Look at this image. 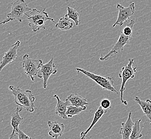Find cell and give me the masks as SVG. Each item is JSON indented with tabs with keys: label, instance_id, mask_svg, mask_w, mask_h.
I'll return each instance as SVG.
<instances>
[{
	"label": "cell",
	"instance_id": "11",
	"mask_svg": "<svg viewBox=\"0 0 151 139\" xmlns=\"http://www.w3.org/2000/svg\"><path fill=\"white\" fill-rule=\"evenodd\" d=\"M23 109L22 107H19L18 106L16 110L14 113L12 115L11 119V125L13 128L12 133L9 139H13L16 135H17L19 132V126L22 124L23 122L24 118L19 115V113L22 111Z\"/></svg>",
	"mask_w": 151,
	"mask_h": 139
},
{
	"label": "cell",
	"instance_id": "8",
	"mask_svg": "<svg viewBox=\"0 0 151 139\" xmlns=\"http://www.w3.org/2000/svg\"><path fill=\"white\" fill-rule=\"evenodd\" d=\"M131 39L132 37L126 36L123 34L122 31H121L118 40L112 48V49L105 56H103L101 53V56L99 58V59L101 61H107L114 55H117L119 52H123L124 50V47H125V45L129 44Z\"/></svg>",
	"mask_w": 151,
	"mask_h": 139
},
{
	"label": "cell",
	"instance_id": "5",
	"mask_svg": "<svg viewBox=\"0 0 151 139\" xmlns=\"http://www.w3.org/2000/svg\"><path fill=\"white\" fill-rule=\"evenodd\" d=\"M134 62V59H129L128 64L122 67L119 75V78L122 79V84L119 90L120 99L121 103L125 105H127L128 104V102L123 99V94L125 90V85L129 79L134 78L137 71V67H133Z\"/></svg>",
	"mask_w": 151,
	"mask_h": 139
},
{
	"label": "cell",
	"instance_id": "10",
	"mask_svg": "<svg viewBox=\"0 0 151 139\" xmlns=\"http://www.w3.org/2000/svg\"><path fill=\"white\" fill-rule=\"evenodd\" d=\"M20 41L17 40L13 44L9 49L4 54L2 59L0 62V73L3 68L9 64H12L17 57V49L20 46Z\"/></svg>",
	"mask_w": 151,
	"mask_h": 139
},
{
	"label": "cell",
	"instance_id": "7",
	"mask_svg": "<svg viewBox=\"0 0 151 139\" xmlns=\"http://www.w3.org/2000/svg\"><path fill=\"white\" fill-rule=\"evenodd\" d=\"M117 8L119 10V14L116 22L114 24L113 27L122 26L125 21L129 19L135 13V3H130L128 7H124L119 3L117 4Z\"/></svg>",
	"mask_w": 151,
	"mask_h": 139
},
{
	"label": "cell",
	"instance_id": "3",
	"mask_svg": "<svg viewBox=\"0 0 151 139\" xmlns=\"http://www.w3.org/2000/svg\"><path fill=\"white\" fill-rule=\"evenodd\" d=\"M31 10V8L29 7L25 0H17L15 1L12 3L11 11L7 14L6 19L2 21H0V25L15 20L22 23L24 15Z\"/></svg>",
	"mask_w": 151,
	"mask_h": 139
},
{
	"label": "cell",
	"instance_id": "6",
	"mask_svg": "<svg viewBox=\"0 0 151 139\" xmlns=\"http://www.w3.org/2000/svg\"><path fill=\"white\" fill-rule=\"evenodd\" d=\"M22 61L23 62V68L26 75L32 81H35V77L38 75L42 65V61L30 58L29 54H26L24 55Z\"/></svg>",
	"mask_w": 151,
	"mask_h": 139
},
{
	"label": "cell",
	"instance_id": "13",
	"mask_svg": "<svg viewBox=\"0 0 151 139\" xmlns=\"http://www.w3.org/2000/svg\"><path fill=\"white\" fill-rule=\"evenodd\" d=\"M53 97L57 100V104L55 110L56 115L61 117L62 119H68V117L66 115V112L68 106L71 105L70 102L67 99H66L65 101H63L57 94H54Z\"/></svg>",
	"mask_w": 151,
	"mask_h": 139
},
{
	"label": "cell",
	"instance_id": "22",
	"mask_svg": "<svg viewBox=\"0 0 151 139\" xmlns=\"http://www.w3.org/2000/svg\"><path fill=\"white\" fill-rule=\"evenodd\" d=\"M136 20L134 19L131 20V21L128 24L127 26L123 29L122 32L123 34L126 35V36H129V37H132V34L133 33V29H134V26L136 23Z\"/></svg>",
	"mask_w": 151,
	"mask_h": 139
},
{
	"label": "cell",
	"instance_id": "12",
	"mask_svg": "<svg viewBox=\"0 0 151 139\" xmlns=\"http://www.w3.org/2000/svg\"><path fill=\"white\" fill-rule=\"evenodd\" d=\"M48 126L50 129L49 135L52 138L58 139L63 135L65 130V125L63 123L57 121H50L47 122Z\"/></svg>",
	"mask_w": 151,
	"mask_h": 139
},
{
	"label": "cell",
	"instance_id": "16",
	"mask_svg": "<svg viewBox=\"0 0 151 139\" xmlns=\"http://www.w3.org/2000/svg\"><path fill=\"white\" fill-rule=\"evenodd\" d=\"M137 103L139 104L143 112L148 118L151 125V100L147 99L146 101H142L138 96H135L134 98Z\"/></svg>",
	"mask_w": 151,
	"mask_h": 139
},
{
	"label": "cell",
	"instance_id": "2",
	"mask_svg": "<svg viewBox=\"0 0 151 139\" xmlns=\"http://www.w3.org/2000/svg\"><path fill=\"white\" fill-rule=\"evenodd\" d=\"M46 9L45 8L43 10H39L33 8L25 14L29 21V25L33 32H37L41 29H46L45 23L48 21L56 24L53 18L49 17L48 13L46 12Z\"/></svg>",
	"mask_w": 151,
	"mask_h": 139
},
{
	"label": "cell",
	"instance_id": "18",
	"mask_svg": "<svg viewBox=\"0 0 151 139\" xmlns=\"http://www.w3.org/2000/svg\"><path fill=\"white\" fill-rule=\"evenodd\" d=\"M73 27V23L70 19L65 17L60 19L58 23L56 24L55 27L62 31H68Z\"/></svg>",
	"mask_w": 151,
	"mask_h": 139
},
{
	"label": "cell",
	"instance_id": "23",
	"mask_svg": "<svg viewBox=\"0 0 151 139\" xmlns=\"http://www.w3.org/2000/svg\"><path fill=\"white\" fill-rule=\"evenodd\" d=\"M101 107L105 110H108L111 107V102L109 100L107 99H104L100 102Z\"/></svg>",
	"mask_w": 151,
	"mask_h": 139
},
{
	"label": "cell",
	"instance_id": "24",
	"mask_svg": "<svg viewBox=\"0 0 151 139\" xmlns=\"http://www.w3.org/2000/svg\"><path fill=\"white\" fill-rule=\"evenodd\" d=\"M17 135L18 136V139H32L31 137L26 135V134L24 133L23 132L20 130H19Z\"/></svg>",
	"mask_w": 151,
	"mask_h": 139
},
{
	"label": "cell",
	"instance_id": "9",
	"mask_svg": "<svg viewBox=\"0 0 151 139\" xmlns=\"http://www.w3.org/2000/svg\"><path fill=\"white\" fill-rule=\"evenodd\" d=\"M58 73V70L56 68V65L54 58H51L48 62L45 64H42L41 67L37 77L40 79H43V87L46 89L48 85V81L50 79V75H56Z\"/></svg>",
	"mask_w": 151,
	"mask_h": 139
},
{
	"label": "cell",
	"instance_id": "20",
	"mask_svg": "<svg viewBox=\"0 0 151 139\" xmlns=\"http://www.w3.org/2000/svg\"><path fill=\"white\" fill-rule=\"evenodd\" d=\"M86 109H87V107H79L74 106L73 105H70L67 108L66 115L68 118H72L73 116H77L80 115L81 113L86 110Z\"/></svg>",
	"mask_w": 151,
	"mask_h": 139
},
{
	"label": "cell",
	"instance_id": "14",
	"mask_svg": "<svg viewBox=\"0 0 151 139\" xmlns=\"http://www.w3.org/2000/svg\"><path fill=\"white\" fill-rule=\"evenodd\" d=\"M134 123L132 119V112L130 111L127 121L121 123L122 126L120 128L119 134L122 135V139H129L133 130Z\"/></svg>",
	"mask_w": 151,
	"mask_h": 139
},
{
	"label": "cell",
	"instance_id": "4",
	"mask_svg": "<svg viewBox=\"0 0 151 139\" xmlns=\"http://www.w3.org/2000/svg\"><path fill=\"white\" fill-rule=\"evenodd\" d=\"M75 70L78 73H82L87 78L96 82L97 84L99 85L102 88V90H108L116 93L117 94H119L118 91L114 87V80L111 77H103L79 67H76Z\"/></svg>",
	"mask_w": 151,
	"mask_h": 139
},
{
	"label": "cell",
	"instance_id": "21",
	"mask_svg": "<svg viewBox=\"0 0 151 139\" xmlns=\"http://www.w3.org/2000/svg\"><path fill=\"white\" fill-rule=\"evenodd\" d=\"M66 18L70 19V20H73L77 26L79 25L81 20L79 19V14L76 10L71 8L70 6L67 7V13L65 15Z\"/></svg>",
	"mask_w": 151,
	"mask_h": 139
},
{
	"label": "cell",
	"instance_id": "17",
	"mask_svg": "<svg viewBox=\"0 0 151 139\" xmlns=\"http://www.w3.org/2000/svg\"><path fill=\"white\" fill-rule=\"evenodd\" d=\"M67 100L70 102L71 105H73L79 107H87L88 105V102L87 99L83 97L78 94H71L68 96Z\"/></svg>",
	"mask_w": 151,
	"mask_h": 139
},
{
	"label": "cell",
	"instance_id": "15",
	"mask_svg": "<svg viewBox=\"0 0 151 139\" xmlns=\"http://www.w3.org/2000/svg\"><path fill=\"white\" fill-rule=\"evenodd\" d=\"M107 110H105L102 109L100 106H99L98 109L96 110V112L94 113V116L93 117V120L91 123L90 126L87 128V130L84 131H82L81 133V138L80 139H85L86 138V135L90 133L91 130L94 128L95 125L99 122V120L107 112Z\"/></svg>",
	"mask_w": 151,
	"mask_h": 139
},
{
	"label": "cell",
	"instance_id": "19",
	"mask_svg": "<svg viewBox=\"0 0 151 139\" xmlns=\"http://www.w3.org/2000/svg\"><path fill=\"white\" fill-rule=\"evenodd\" d=\"M141 122V119H138L134 122L133 130L129 139H140L142 137V128L140 126Z\"/></svg>",
	"mask_w": 151,
	"mask_h": 139
},
{
	"label": "cell",
	"instance_id": "1",
	"mask_svg": "<svg viewBox=\"0 0 151 139\" xmlns=\"http://www.w3.org/2000/svg\"><path fill=\"white\" fill-rule=\"evenodd\" d=\"M9 89L14 96L15 103L18 106L23 107L29 112L35 111L36 109L35 98L31 90H24L13 85H10Z\"/></svg>",
	"mask_w": 151,
	"mask_h": 139
}]
</instances>
